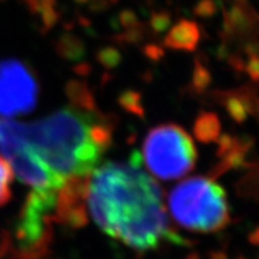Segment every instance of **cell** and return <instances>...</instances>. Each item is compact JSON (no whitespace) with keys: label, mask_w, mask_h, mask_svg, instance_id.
I'll return each mask as SVG.
<instances>
[{"label":"cell","mask_w":259,"mask_h":259,"mask_svg":"<svg viewBox=\"0 0 259 259\" xmlns=\"http://www.w3.org/2000/svg\"><path fill=\"white\" fill-rule=\"evenodd\" d=\"M135 153L128 163L107 162L88 179L90 215L101 231L136 251H151L163 242L184 244L169 225L163 193L141 167Z\"/></svg>","instance_id":"cell-1"},{"label":"cell","mask_w":259,"mask_h":259,"mask_svg":"<svg viewBox=\"0 0 259 259\" xmlns=\"http://www.w3.org/2000/svg\"><path fill=\"white\" fill-rule=\"evenodd\" d=\"M58 53L65 59L79 60L85 54L83 42L73 35L65 34L58 41Z\"/></svg>","instance_id":"cell-10"},{"label":"cell","mask_w":259,"mask_h":259,"mask_svg":"<svg viewBox=\"0 0 259 259\" xmlns=\"http://www.w3.org/2000/svg\"><path fill=\"white\" fill-rule=\"evenodd\" d=\"M168 206L174 221L191 232H219L231 221L226 191L204 177L178 184L168 196Z\"/></svg>","instance_id":"cell-3"},{"label":"cell","mask_w":259,"mask_h":259,"mask_svg":"<svg viewBox=\"0 0 259 259\" xmlns=\"http://www.w3.org/2000/svg\"><path fill=\"white\" fill-rule=\"evenodd\" d=\"M200 38V30L197 23L189 19L178 22L164 38V46L171 50L192 52L196 50Z\"/></svg>","instance_id":"cell-7"},{"label":"cell","mask_w":259,"mask_h":259,"mask_svg":"<svg viewBox=\"0 0 259 259\" xmlns=\"http://www.w3.org/2000/svg\"><path fill=\"white\" fill-rule=\"evenodd\" d=\"M59 191L31 190L19 212L15 236L24 258L40 257L51 240V221L56 219Z\"/></svg>","instance_id":"cell-5"},{"label":"cell","mask_w":259,"mask_h":259,"mask_svg":"<svg viewBox=\"0 0 259 259\" xmlns=\"http://www.w3.org/2000/svg\"><path fill=\"white\" fill-rule=\"evenodd\" d=\"M74 2H77V3H85V2H88V0H74Z\"/></svg>","instance_id":"cell-20"},{"label":"cell","mask_w":259,"mask_h":259,"mask_svg":"<svg viewBox=\"0 0 259 259\" xmlns=\"http://www.w3.org/2000/svg\"><path fill=\"white\" fill-rule=\"evenodd\" d=\"M76 108H64L27 124L24 147L64 181L87 178L112 144L105 119Z\"/></svg>","instance_id":"cell-2"},{"label":"cell","mask_w":259,"mask_h":259,"mask_svg":"<svg viewBox=\"0 0 259 259\" xmlns=\"http://www.w3.org/2000/svg\"><path fill=\"white\" fill-rule=\"evenodd\" d=\"M211 83V74L203 65L196 63V67L193 71L192 77V85L196 92L202 93L205 90Z\"/></svg>","instance_id":"cell-13"},{"label":"cell","mask_w":259,"mask_h":259,"mask_svg":"<svg viewBox=\"0 0 259 259\" xmlns=\"http://www.w3.org/2000/svg\"><path fill=\"white\" fill-rule=\"evenodd\" d=\"M119 105H120L125 111H127L132 114L142 116L144 114V108L142 105V96L141 94L135 92V90H126L119 96L118 99Z\"/></svg>","instance_id":"cell-12"},{"label":"cell","mask_w":259,"mask_h":259,"mask_svg":"<svg viewBox=\"0 0 259 259\" xmlns=\"http://www.w3.org/2000/svg\"><path fill=\"white\" fill-rule=\"evenodd\" d=\"M193 132L197 139L203 143L216 141L221 135V122L215 113L202 112L196 119Z\"/></svg>","instance_id":"cell-8"},{"label":"cell","mask_w":259,"mask_h":259,"mask_svg":"<svg viewBox=\"0 0 259 259\" xmlns=\"http://www.w3.org/2000/svg\"><path fill=\"white\" fill-rule=\"evenodd\" d=\"M151 28L156 32H163L170 24V16L167 12H157L151 18Z\"/></svg>","instance_id":"cell-15"},{"label":"cell","mask_w":259,"mask_h":259,"mask_svg":"<svg viewBox=\"0 0 259 259\" xmlns=\"http://www.w3.org/2000/svg\"><path fill=\"white\" fill-rule=\"evenodd\" d=\"M37 95L36 78L23 61L0 60V115L27 114L36 106Z\"/></svg>","instance_id":"cell-6"},{"label":"cell","mask_w":259,"mask_h":259,"mask_svg":"<svg viewBox=\"0 0 259 259\" xmlns=\"http://www.w3.org/2000/svg\"><path fill=\"white\" fill-rule=\"evenodd\" d=\"M196 160L197 150L192 138L180 126H156L144 139L142 161L158 179L169 181L187 176L194 168Z\"/></svg>","instance_id":"cell-4"},{"label":"cell","mask_w":259,"mask_h":259,"mask_svg":"<svg viewBox=\"0 0 259 259\" xmlns=\"http://www.w3.org/2000/svg\"><path fill=\"white\" fill-rule=\"evenodd\" d=\"M12 170L5 158L0 156V206L6 204L11 198Z\"/></svg>","instance_id":"cell-11"},{"label":"cell","mask_w":259,"mask_h":259,"mask_svg":"<svg viewBox=\"0 0 259 259\" xmlns=\"http://www.w3.org/2000/svg\"><path fill=\"white\" fill-rule=\"evenodd\" d=\"M145 53H147V56L149 58H153V59H158V58L163 56V51H162L160 47L151 46V45H149V46L145 48Z\"/></svg>","instance_id":"cell-19"},{"label":"cell","mask_w":259,"mask_h":259,"mask_svg":"<svg viewBox=\"0 0 259 259\" xmlns=\"http://www.w3.org/2000/svg\"><path fill=\"white\" fill-rule=\"evenodd\" d=\"M120 22L126 29H131L137 27V19L134 12L131 11H124L120 15Z\"/></svg>","instance_id":"cell-17"},{"label":"cell","mask_w":259,"mask_h":259,"mask_svg":"<svg viewBox=\"0 0 259 259\" xmlns=\"http://www.w3.org/2000/svg\"><path fill=\"white\" fill-rule=\"evenodd\" d=\"M215 11L216 6L212 0H202L194 8V14L199 16V17H210V16L215 14Z\"/></svg>","instance_id":"cell-16"},{"label":"cell","mask_w":259,"mask_h":259,"mask_svg":"<svg viewBox=\"0 0 259 259\" xmlns=\"http://www.w3.org/2000/svg\"><path fill=\"white\" fill-rule=\"evenodd\" d=\"M66 93L71 102L77 105L85 111H95V102L94 97L89 93L85 84L78 82V80H71L66 87Z\"/></svg>","instance_id":"cell-9"},{"label":"cell","mask_w":259,"mask_h":259,"mask_svg":"<svg viewBox=\"0 0 259 259\" xmlns=\"http://www.w3.org/2000/svg\"><path fill=\"white\" fill-rule=\"evenodd\" d=\"M247 71L250 73V76L252 77V79L257 80L258 79V74H259V65H258V58L255 54H252L251 59H250V64L247 66Z\"/></svg>","instance_id":"cell-18"},{"label":"cell","mask_w":259,"mask_h":259,"mask_svg":"<svg viewBox=\"0 0 259 259\" xmlns=\"http://www.w3.org/2000/svg\"><path fill=\"white\" fill-rule=\"evenodd\" d=\"M97 60L107 69H113V67H116L120 64L121 54L119 53L118 50L113 47L102 48V50L97 52Z\"/></svg>","instance_id":"cell-14"}]
</instances>
